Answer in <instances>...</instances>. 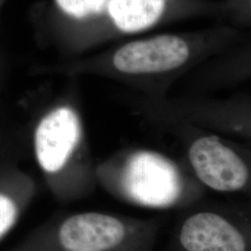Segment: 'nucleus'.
<instances>
[{
  "label": "nucleus",
  "mask_w": 251,
  "mask_h": 251,
  "mask_svg": "<svg viewBox=\"0 0 251 251\" xmlns=\"http://www.w3.org/2000/svg\"><path fill=\"white\" fill-rule=\"evenodd\" d=\"M189 53L188 46L178 36H156L123 46L115 54L114 64L126 74L165 72L185 63Z\"/></svg>",
  "instance_id": "obj_5"
},
{
  "label": "nucleus",
  "mask_w": 251,
  "mask_h": 251,
  "mask_svg": "<svg viewBox=\"0 0 251 251\" xmlns=\"http://www.w3.org/2000/svg\"><path fill=\"white\" fill-rule=\"evenodd\" d=\"M168 7L169 0H110L108 18L123 32H139L156 24Z\"/></svg>",
  "instance_id": "obj_7"
},
{
  "label": "nucleus",
  "mask_w": 251,
  "mask_h": 251,
  "mask_svg": "<svg viewBox=\"0 0 251 251\" xmlns=\"http://www.w3.org/2000/svg\"><path fill=\"white\" fill-rule=\"evenodd\" d=\"M134 251L133 250V247H130V248H128V249H126V250H124V251Z\"/></svg>",
  "instance_id": "obj_9"
},
{
  "label": "nucleus",
  "mask_w": 251,
  "mask_h": 251,
  "mask_svg": "<svg viewBox=\"0 0 251 251\" xmlns=\"http://www.w3.org/2000/svg\"><path fill=\"white\" fill-rule=\"evenodd\" d=\"M21 208L16 198L5 190H0V241L14 228Z\"/></svg>",
  "instance_id": "obj_8"
},
{
  "label": "nucleus",
  "mask_w": 251,
  "mask_h": 251,
  "mask_svg": "<svg viewBox=\"0 0 251 251\" xmlns=\"http://www.w3.org/2000/svg\"><path fill=\"white\" fill-rule=\"evenodd\" d=\"M0 79H1V67H0Z\"/></svg>",
  "instance_id": "obj_11"
},
{
  "label": "nucleus",
  "mask_w": 251,
  "mask_h": 251,
  "mask_svg": "<svg viewBox=\"0 0 251 251\" xmlns=\"http://www.w3.org/2000/svg\"><path fill=\"white\" fill-rule=\"evenodd\" d=\"M189 159L201 182L217 192L240 191L250 178L242 159L215 137H202L194 142Z\"/></svg>",
  "instance_id": "obj_4"
},
{
  "label": "nucleus",
  "mask_w": 251,
  "mask_h": 251,
  "mask_svg": "<svg viewBox=\"0 0 251 251\" xmlns=\"http://www.w3.org/2000/svg\"><path fill=\"white\" fill-rule=\"evenodd\" d=\"M138 228L115 215L81 212L66 218L57 231L64 251H121L135 244Z\"/></svg>",
  "instance_id": "obj_2"
},
{
  "label": "nucleus",
  "mask_w": 251,
  "mask_h": 251,
  "mask_svg": "<svg viewBox=\"0 0 251 251\" xmlns=\"http://www.w3.org/2000/svg\"><path fill=\"white\" fill-rule=\"evenodd\" d=\"M120 186L128 201L157 209L177 205L183 191L175 165L161 154L148 151L136 152L126 162Z\"/></svg>",
  "instance_id": "obj_1"
},
{
  "label": "nucleus",
  "mask_w": 251,
  "mask_h": 251,
  "mask_svg": "<svg viewBox=\"0 0 251 251\" xmlns=\"http://www.w3.org/2000/svg\"><path fill=\"white\" fill-rule=\"evenodd\" d=\"M185 251H248V241L231 221L212 211H200L188 217L179 233Z\"/></svg>",
  "instance_id": "obj_6"
},
{
  "label": "nucleus",
  "mask_w": 251,
  "mask_h": 251,
  "mask_svg": "<svg viewBox=\"0 0 251 251\" xmlns=\"http://www.w3.org/2000/svg\"><path fill=\"white\" fill-rule=\"evenodd\" d=\"M77 114L69 106L54 108L36 123L33 148L36 163L46 175H57L67 167L80 144Z\"/></svg>",
  "instance_id": "obj_3"
},
{
  "label": "nucleus",
  "mask_w": 251,
  "mask_h": 251,
  "mask_svg": "<svg viewBox=\"0 0 251 251\" xmlns=\"http://www.w3.org/2000/svg\"><path fill=\"white\" fill-rule=\"evenodd\" d=\"M5 1H6V0H0V8H1L2 5L5 3Z\"/></svg>",
  "instance_id": "obj_10"
}]
</instances>
